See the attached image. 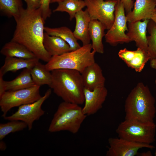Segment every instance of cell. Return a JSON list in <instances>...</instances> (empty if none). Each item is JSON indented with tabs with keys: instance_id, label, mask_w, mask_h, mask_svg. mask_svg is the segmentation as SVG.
Listing matches in <instances>:
<instances>
[{
	"instance_id": "21",
	"label": "cell",
	"mask_w": 156,
	"mask_h": 156,
	"mask_svg": "<svg viewBox=\"0 0 156 156\" xmlns=\"http://www.w3.org/2000/svg\"><path fill=\"white\" fill-rule=\"evenodd\" d=\"M0 53L6 57L29 59L36 57L35 55L22 44L11 40L6 43Z\"/></svg>"
},
{
	"instance_id": "26",
	"label": "cell",
	"mask_w": 156,
	"mask_h": 156,
	"mask_svg": "<svg viewBox=\"0 0 156 156\" xmlns=\"http://www.w3.org/2000/svg\"><path fill=\"white\" fill-rule=\"evenodd\" d=\"M24 8L22 0H0V10L6 16L15 19Z\"/></svg>"
},
{
	"instance_id": "1",
	"label": "cell",
	"mask_w": 156,
	"mask_h": 156,
	"mask_svg": "<svg viewBox=\"0 0 156 156\" xmlns=\"http://www.w3.org/2000/svg\"><path fill=\"white\" fill-rule=\"evenodd\" d=\"M14 20L16 25L11 40L25 46L39 60L48 62L52 56L43 45L45 21L40 9L24 8Z\"/></svg>"
},
{
	"instance_id": "37",
	"label": "cell",
	"mask_w": 156,
	"mask_h": 156,
	"mask_svg": "<svg viewBox=\"0 0 156 156\" xmlns=\"http://www.w3.org/2000/svg\"><path fill=\"white\" fill-rule=\"evenodd\" d=\"M64 0H52L51 1V3H59L60 2L63 1Z\"/></svg>"
},
{
	"instance_id": "24",
	"label": "cell",
	"mask_w": 156,
	"mask_h": 156,
	"mask_svg": "<svg viewBox=\"0 0 156 156\" xmlns=\"http://www.w3.org/2000/svg\"><path fill=\"white\" fill-rule=\"evenodd\" d=\"M50 72L47 69L45 65L39 62L30 70L31 75L34 83L40 86L44 85L50 86L52 81Z\"/></svg>"
},
{
	"instance_id": "12",
	"label": "cell",
	"mask_w": 156,
	"mask_h": 156,
	"mask_svg": "<svg viewBox=\"0 0 156 156\" xmlns=\"http://www.w3.org/2000/svg\"><path fill=\"white\" fill-rule=\"evenodd\" d=\"M107 94V90L105 86L92 90L84 88V105L82 108L83 113L87 116L96 113L102 108Z\"/></svg>"
},
{
	"instance_id": "31",
	"label": "cell",
	"mask_w": 156,
	"mask_h": 156,
	"mask_svg": "<svg viewBox=\"0 0 156 156\" xmlns=\"http://www.w3.org/2000/svg\"><path fill=\"white\" fill-rule=\"evenodd\" d=\"M117 1H120L123 4L125 10L127 13L132 10L134 6L133 0H114Z\"/></svg>"
},
{
	"instance_id": "19",
	"label": "cell",
	"mask_w": 156,
	"mask_h": 156,
	"mask_svg": "<svg viewBox=\"0 0 156 156\" xmlns=\"http://www.w3.org/2000/svg\"><path fill=\"white\" fill-rule=\"evenodd\" d=\"M105 26L97 20H91L90 22L89 31L90 40H92V50L100 54L104 52V47L102 39L105 36Z\"/></svg>"
},
{
	"instance_id": "3",
	"label": "cell",
	"mask_w": 156,
	"mask_h": 156,
	"mask_svg": "<svg viewBox=\"0 0 156 156\" xmlns=\"http://www.w3.org/2000/svg\"><path fill=\"white\" fill-rule=\"evenodd\" d=\"M155 100L147 85L138 83L131 90L125 103V119L154 122Z\"/></svg>"
},
{
	"instance_id": "41",
	"label": "cell",
	"mask_w": 156,
	"mask_h": 156,
	"mask_svg": "<svg viewBox=\"0 0 156 156\" xmlns=\"http://www.w3.org/2000/svg\"></svg>"
},
{
	"instance_id": "20",
	"label": "cell",
	"mask_w": 156,
	"mask_h": 156,
	"mask_svg": "<svg viewBox=\"0 0 156 156\" xmlns=\"http://www.w3.org/2000/svg\"><path fill=\"white\" fill-rule=\"evenodd\" d=\"M43 45L52 56L58 55L71 51L69 45L61 38L44 33Z\"/></svg>"
},
{
	"instance_id": "2",
	"label": "cell",
	"mask_w": 156,
	"mask_h": 156,
	"mask_svg": "<svg viewBox=\"0 0 156 156\" xmlns=\"http://www.w3.org/2000/svg\"><path fill=\"white\" fill-rule=\"evenodd\" d=\"M51 83L49 87L64 101L79 105L84 103V86L81 73L78 71L66 69L51 71Z\"/></svg>"
},
{
	"instance_id": "30",
	"label": "cell",
	"mask_w": 156,
	"mask_h": 156,
	"mask_svg": "<svg viewBox=\"0 0 156 156\" xmlns=\"http://www.w3.org/2000/svg\"><path fill=\"white\" fill-rule=\"evenodd\" d=\"M27 5L26 8L36 10L39 8L41 5V0H24Z\"/></svg>"
},
{
	"instance_id": "11",
	"label": "cell",
	"mask_w": 156,
	"mask_h": 156,
	"mask_svg": "<svg viewBox=\"0 0 156 156\" xmlns=\"http://www.w3.org/2000/svg\"><path fill=\"white\" fill-rule=\"evenodd\" d=\"M108 142L109 146L106 152L107 156H135L138 155L141 148H155L151 144L135 142L119 137L110 138Z\"/></svg>"
},
{
	"instance_id": "5",
	"label": "cell",
	"mask_w": 156,
	"mask_h": 156,
	"mask_svg": "<svg viewBox=\"0 0 156 156\" xmlns=\"http://www.w3.org/2000/svg\"><path fill=\"white\" fill-rule=\"evenodd\" d=\"M80 105L63 101L59 105L48 129L50 132L67 131L75 134L87 116Z\"/></svg>"
},
{
	"instance_id": "40",
	"label": "cell",
	"mask_w": 156,
	"mask_h": 156,
	"mask_svg": "<svg viewBox=\"0 0 156 156\" xmlns=\"http://www.w3.org/2000/svg\"><path fill=\"white\" fill-rule=\"evenodd\" d=\"M155 83L156 84V79H155Z\"/></svg>"
},
{
	"instance_id": "27",
	"label": "cell",
	"mask_w": 156,
	"mask_h": 156,
	"mask_svg": "<svg viewBox=\"0 0 156 156\" xmlns=\"http://www.w3.org/2000/svg\"><path fill=\"white\" fill-rule=\"evenodd\" d=\"M27 127L25 122L19 120H11L0 124V140H2L9 133L20 131Z\"/></svg>"
},
{
	"instance_id": "18",
	"label": "cell",
	"mask_w": 156,
	"mask_h": 156,
	"mask_svg": "<svg viewBox=\"0 0 156 156\" xmlns=\"http://www.w3.org/2000/svg\"><path fill=\"white\" fill-rule=\"evenodd\" d=\"M37 57L25 59L13 57H6L3 65L0 69V74L3 76L8 72H15L25 68L31 69L39 62Z\"/></svg>"
},
{
	"instance_id": "9",
	"label": "cell",
	"mask_w": 156,
	"mask_h": 156,
	"mask_svg": "<svg viewBox=\"0 0 156 156\" xmlns=\"http://www.w3.org/2000/svg\"><path fill=\"white\" fill-rule=\"evenodd\" d=\"M91 20H97L106 29L112 26L115 19L114 12L117 2L114 0H83Z\"/></svg>"
},
{
	"instance_id": "28",
	"label": "cell",
	"mask_w": 156,
	"mask_h": 156,
	"mask_svg": "<svg viewBox=\"0 0 156 156\" xmlns=\"http://www.w3.org/2000/svg\"><path fill=\"white\" fill-rule=\"evenodd\" d=\"M147 29L150 35L147 36L148 52L150 60L156 59V28L151 19L148 23Z\"/></svg>"
},
{
	"instance_id": "6",
	"label": "cell",
	"mask_w": 156,
	"mask_h": 156,
	"mask_svg": "<svg viewBox=\"0 0 156 156\" xmlns=\"http://www.w3.org/2000/svg\"><path fill=\"white\" fill-rule=\"evenodd\" d=\"M156 129L154 122L125 119L118 125L116 132L119 138L135 142L151 144L155 141Z\"/></svg>"
},
{
	"instance_id": "15",
	"label": "cell",
	"mask_w": 156,
	"mask_h": 156,
	"mask_svg": "<svg viewBox=\"0 0 156 156\" xmlns=\"http://www.w3.org/2000/svg\"><path fill=\"white\" fill-rule=\"evenodd\" d=\"M149 20L128 22V30L126 34L132 41H134L138 48L148 52L146 29Z\"/></svg>"
},
{
	"instance_id": "14",
	"label": "cell",
	"mask_w": 156,
	"mask_h": 156,
	"mask_svg": "<svg viewBox=\"0 0 156 156\" xmlns=\"http://www.w3.org/2000/svg\"><path fill=\"white\" fill-rule=\"evenodd\" d=\"M81 73L85 88L92 90L105 86V79L102 70L95 62L86 67Z\"/></svg>"
},
{
	"instance_id": "16",
	"label": "cell",
	"mask_w": 156,
	"mask_h": 156,
	"mask_svg": "<svg viewBox=\"0 0 156 156\" xmlns=\"http://www.w3.org/2000/svg\"><path fill=\"white\" fill-rule=\"evenodd\" d=\"M133 8L126 15L128 22L150 20L156 11L155 4L152 0H136Z\"/></svg>"
},
{
	"instance_id": "34",
	"label": "cell",
	"mask_w": 156,
	"mask_h": 156,
	"mask_svg": "<svg viewBox=\"0 0 156 156\" xmlns=\"http://www.w3.org/2000/svg\"><path fill=\"white\" fill-rule=\"evenodd\" d=\"M138 155L141 156H151L152 155L150 151H148L146 152H143L140 153H138Z\"/></svg>"
},
{
	"instance_id": "4",
	"label": "cell",
	"mask_w": 156,
	"mask_h": 156,
	"mask_svg": "<svg viewBox=\"0 0 156 156\" xmlns=\"http://www.w3.org/2000/svg\"><path fill=\"white\" fill-rule=\"evenodd\" d=\"M92 49V44L90 43L83 45L76 50L52 56L45 66L50 71L66 69L76 70L81 73L86 67L95 62L96 52Z\"/></svg>"
},
{
	"instance_id": "38",
	"label": "cell",
	"mask_w": 156,
	"mask_h": 156,
	"mask_svg": "<svg viewBox=\"0 0 156 156\" xmlns=\"http://www.w3.org/2000/svg\"><path fill=\"white\" fill-rule=\"evenodd\" d=\"M155 4V9L156 11V0H152Z\"/></svg>"
},
{
	"instance_id": "25",
	"label": "cell",
	"mask_w": 156,
	"mask_h": 156,
	"mask_svg": "<svg viewBox=\"0 0 156 156\" xmlns=\"http://www.w3.org/2000/svg\"><path fill=\"white\" fill-rule=\"evenodd\" d=\"M58 3L57 6L53 12L67 13L69 15L70 21L75 18L77 12L86 6L84 1L82 0H64Z\"/></svg>"
},
{
	"instance_id": "36",
	"label": "cell",
	"mask_w": 156,
	"mask_h": 156,
	"mask_svg": "<svg viewBox=\"0 0 156 156\" xmlns=\"http://www.w3.org/2000/svg\"><path fill=\"white\" fill-rule=\"evenodd\" d=\"M151 20L154 23L156 28V11H155L153 14Z\"/></svg>"
},
{
	"instance_id": "8",
	"label": "cell",
	"mask_w": 156,
	"mask_h": 156,
	"mask_svg": "<svg viewBox=\"0 0 156 156\" xmlns=\"http://www.w3.org/2000/svg\"><path fill=\"white\" fill-rule=\"evenodd\" d=\"M51 93V89H48L44 95L39 100L32 103L19 106L18 110L15 113L3 118L9 121H23L27 124L29 130H31L33 122L38 120L44 114L45 112L42 109V106L44 101L49 97Z\"/></svg>"
},
{
	"instance_id": "7",
	"label": "cell",
	"mask_w": 156,
	"mask_h": 156,
	"mask_svg": "<svg viewBox=\"0 0 156 156\" xmlns=\"http://www.w3.org/2000/svg\"><path fill=\"white\" fill-rule=\"evenodd\" d=\"M40 86L35 85L27 88L13 91H6L0 97L2 116H6L12 108L34 102L42 96L40 93Z\"/></svg>"
},
{
	"instance_id": "35",
	"label": "cell",
	"mask_w": 156,
	"mask_h": 156,
	"mask_svg": "<svg viewBox=\"0 0 156 156\" xmlns=\"http://www.w3.org/2000/svg\"><path fill=\"white\" fill-rule=\"evenodd\" d=\"M6 148L5 143L2 140H1L0 142V149L1 151H4Z\"/></svg>"
},
{
	"instance_id": "17",
	"label": "cell",
	"mask_w": 156,
	"mask_h": 156,
	"mask_svg": "<svg viewBox=\"0 0 156 156\" xmlns=\"http://www.w3.org/2000/svg\"><path fill=\"white\" fill-rule=\"evenodd\" d=\"M75 18L76 24L73 32L75 37L77 40L81 42L83 45L90 43L89 27L91 20L86 9L84 11L81 10L77 12Z\"/></svg>"
},
{
	"instance_id": "32",
	"label": "cell",
	"mask_w": 156,
	"mask_h": 156,
	"mask_svg": "<svg viewBox=\"0 0 156 156\" xmlns=\"http://www.w3.org/2000/svg\"><path fill=\"white\" fill-rule=\"evenodd\" d=\"M3 77V75L0 74V97L6 91Z\"/></svg>"
},
{
	"instance_id": "29",
	"label": "cell",
	"mask_w": 156,
	"mask_h": 156,
	"mask_svg": "<svg viewBox=\"0 0 156 156\" xmlns=\"http://www.w3.org/2000/svg\"><path fill=\"white\" fill-rule=\"evenodd\" d=\"M52 0H41V5L39 8L42 18L45 21L49 18L51 14V10L50 8V4Z\"/></svg>"
},
{
	"instance_id": "10",
	"label": "cell",
	"mask_w": 156,
	"mask_h": 156,
	"mask_svg": "<svg viewBox=\"0 0 156 156\" xmlns=\"http://www.w3.org/2000/svg\"><path fill=\"white\" fill-rule=\"evenodd\" d=\"M125 11L122 3L117 1L115 8L114 21L105 36V42L112 46L132 41L125 32L128 31V28Z\"/></svg>"
},
{
	"instance_id": "39",
	"label": "cell",
	"mask_w": 156,
	"mask_h": 156,
	"mask_svg": "<svg viewBox=\"0 0 156 156\" xmlns=\"http://www.w3.org/2000/svg\"><path fill=\"white\" fill-rule=\"evenodd\" d=\"M155 156H156V150L155 151L154 153Z\"/></svg>"
},
{
	"instance_id": "23",
	"label": "cell",
	"mask_w": 156,
	"mask_h": 156,
	"mask_svg": "<svg viewBox=\"0 0 156 156\" xmlns=\"http://www.w3.org/2000/svg\"><path fill=\"white\" fill-rule=\"evenodd\" d=\"M44 30L48 34L58 36L64 40L69 45L71 51L76 50L81 47L75 37L73 32L66 27L56 28L45 27Z\"/></svg>"
},
{
	"instance_id": "13",
	"label": "cell",
	"mask_w": 156,
	"mask_h": 156,
	"mask_svg": "<svg viewBox=\"0 0 156 156\" xmlns=\"http://www.w3.org/2000/svg\"><path fill=\"white\" fill-rule=\"evenodd\" d=\"M118 55L129 67L138 72L142 71L146 63L150 60L148 52L139 48L133 51L124 48L120 50Z\"/></svg>"
},
{
	"instance_id": "22",
	"label": "cell",
	"mask_w": 156,
	"mask_h": 156,
	"mask_svg": "<svg viewBox=\"0 0 156 156\" xmlns=\"http://www.w3.org/2000/svg\"><path fill=\"white\" fill-rule=\"evenodd\" d=\"M30 70L29 68L23 69L20 74L14 79L9 81H4L6 91L27 88L36 85L32 79Z\"/></svg>"
},
{
	"instance_id": "33",
	"label": "cell",
	"mask_w": 156,
	"mask_h": 156,
	"mask_svg": "<svg viewBox=\"0 0 156 156\" xmlns=\"http://www.w3.org/2000/svg\"><path fill=\"white\" fill-rule=\"evenodd\" d=\"M150 60V67L156 70V59H151Z\"/></svg>"
}]
</instances>
